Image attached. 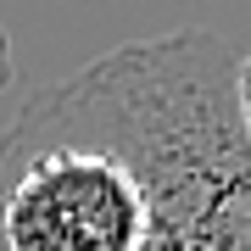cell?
I'll return each mask as SVG.
<instances>
[{
    "label": "cell",
    "instance_id": "6da1fadb",
    "mask_svg": "<svg viewBox=\"0 0 251 251\" xmlns=\"http://www.w3.org/2000/svg\"><path fill=\"white\" fill-rule=\"evenodd\" d=\"M56 112L128 156L151 196L140 251H251V145L234 56L212 28L128 39L45 90Z\"/></svg>",
    "mask_w": 251,
    "mask_h": 251
},
{
    "label": "cell",
    "instance_id": "3957f363",
    "mask_svg": "<svg viewBox=\"0 0 251 251\" xmlns=\"http://www.w3.org/2000/svg\"><path fill=\"white\" fill-rule=\"evenodd\" d=\"M234 117H240V134L251 145V56L234 62Z\"/></svg>",
    "mask_w": 251,
    "mask_h": 251
},
{
    "label": "cell",
    "instance_id": "7a4b0ae2",
    "mask_svg": "<svg viewBox=\"0 0 251 251\" xmlns=\"http://www.w3.org/2000/svg\"><path fill=\"white\" fill-rule=\"evenodd\" d=\"M151 196L112 140L45 95L0 134V251H140Z\"/></svg>",
    "mask_w": 251,
    "mask_h": 251
},
{
    "label": "cell",
    "instance_id": "277c9868",
    "mask_svg": "<svg viewBox=\"0 0 251 251\" xmlns=\"http://www.w3.org/2000/svg\"><path fill=\"white\" fill-rule=\"evenodd\" d=\"M17 78V62H11V34H6V23H0V90Z\"/></svg>",
    "mask_w": 251,
    "mask_h": 251
}]
</instances>
